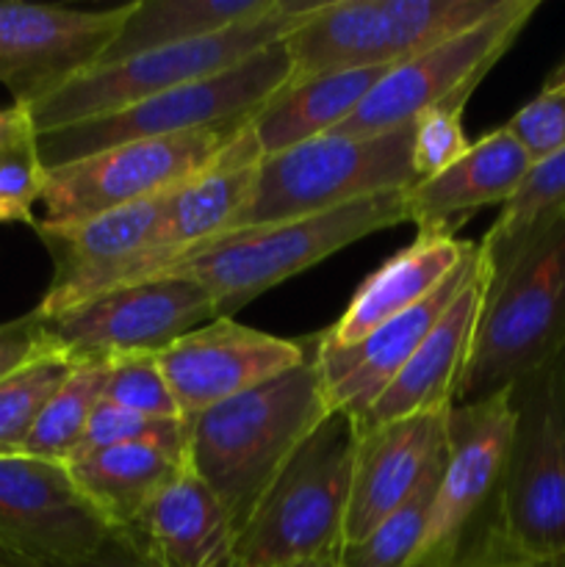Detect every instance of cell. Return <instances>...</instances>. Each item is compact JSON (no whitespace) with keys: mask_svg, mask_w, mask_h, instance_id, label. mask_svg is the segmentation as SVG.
I'll return each mask as SVG.
<instances>
[{"mask_svg":"<svg viewBox=\"0 0 565 567\" xmlns=\"http://www.w3.org/2000/svg\"><path fill=\"white\" fill-rule=\"evenodd\" d=\"M330 413L314 336L302 365L186 421V465L219 498L236 537Z\"/></svg>","mask_w":565,"mask_h":567,"instance_id":"6da1fadb","label":"cell"},{"mask_svg":"<svg viewBox=\"0 0 565 567\" xmlns=\"http://www.w3.org/2000/svg\"><path fill=\"white\" fill-rule=\"evenodd\" d=\"M510 402L515 421L496 502L460 557L565 554V349L521 377Z\"/></svg>","mask_w":565,"mask_h":567,"instance_id":"7a4b0ae2","label":"cell"},{"mask_svg":"<svg viewBox=\"0 0 565 567\" xmlns=\"http://www.w3.org/2000/svg\"><path fill=\"white\" fill-rule=\"evenodd\" d=\"M408 192L380 194L325 214L275 225L244 227L205 241L158 275L186 277L214 299L216 313L230 316L260 293L302 275L349 244L408 221ZM155 275V277H158Z\"/></svg>","mask_w":565,"mask_h":567,"instance_id":"3957f363","label":"cell"},{"mask_svg":"<svg viewBox=\"0 0 565 567\" xmlns=\"http://www.w3.org/2000/svg\"><path fill=\"white\" fill-rule=\"evenodd\" d=\"M565 349V214L491 271L458 402L513 388Z\"/></svg>","mask_w":565,"mask_h":567,"instance_id":"277c9868","label":"cell"},{"mask_svg":"<svg viewBox=\"0 0 565 567\" xmlns=\"http://www.w3.org/2000/svg\"><path fill=\"white\" fill-rule=\"evenodd\" d=\"M360 424L332 410L294 452L236 537V567H288L343 546Z\"/></svg>","mask_w":565,"mask_h":567,"instance_id":"5b68a950","label":"cell"},{"mask_svg":"<svg viewBox=\"0 0 565 567\" xmlns=\"http://www.w3.org/2000/svg\"><path fill=\"white\" fill-rule=\"evenodd\" d=\"M316 6L319 0L316 3L280 0L275 11L258 17V20L238 22L219 33H210V37L166 44V48L147 50V53L120 61V64L83 72L59 92L25 109L31 116L33 133L39 136V133L70 127L75 122L114 114V111L142 103L153 94L233 70L258 55L260 50L282 42Z\"/></svg>","mask_w":565,"mask_h":567,"instance_id":"8992f818","label":"cell"},{"mask_svg":"<svg viewBox=\"0 0 565 567\" xmlns=\"http://www.w3.org/2000/svg\"><path fill=\"white\" fill-rule=\"evenodd\" d=\"M507 0H319L286 37L291 83L391 66L480 25Z\"/></svg>","mask_w":565,"mask_h":567,"instance_id":"52a82bcc","label":"cell"},{"mask_svg":"<svg viewBox=\"0 0 565 567\" xmlns=\"http://www.w3.org/2000/svg\"><path fill=\"white\" fill-rule=\"evenodd\" d=\"M410 144L413 125L380 136H321L266 155L230 233L408 192L415 183Z\"/></svg>","mask_w":565,"mask_h":567,"instance_id":"ba28073f","label":"cell"},{"mask_svg":"<svg viewBox=\"0 0 565 567\" xmlns=\"http://www.w3.org/2000/svg\"><path fill=\"white\" fill-rule=\"evenodd\" d=\"M288 83H291V59L282 39L219 75L153 94L114 114L39 133V158L44 169H55L127 142L181 136L230 120H253Z\"/></svg>","mask_w":565,"mask_h":567,"instance_id":"9c48e42d","label":"cell"},{"mask_svg":"<svg viewBox=\"0 0 565 567\" xmlns=\"http://www.w3.org/2000/svg\"><path fill=\"white\" fill-rule=\"evenodd\" d=\"M249 122L230 120L181 136L127 142L48 169L39 225H75L175 192L219 161Z\"/></svg>","mask_w":565,"mask_h":567,"instance_id":"30bf717a","label":"cell"},{"mask_svg":"<svg viewBox=\"0 0 565 567\" xmlns=\"http://www.w3.org/2000/svg\"><path fill=\"white\" fill-rule=\"evenodd\" d=\"M537 6L541 0H507L480 25L391 66L360 109L330 136H380L413 125L432 109H465L471 92L513 48Z\"/></svg>","mask_w":565,"mask_h":567,"instance_id":"8fae6325","label":"cell"},{"mask_svg":"<svg viewBox=\"0 0 565 567\" xmlns=\"http://www.w3.org/2000/svg\"><path fill=\"white\" fill-rule=\"evenodd\" d=\"M219 319L214 299L186 277L158 275L109 288L64 313L44 319L50 341L70 360L161 354L177 338Z\"/></svg>","mask_w":565,"mask_h":567,"instance_id":"7c38bea8","label":"cell"},{"mask_svg":"<svg viewBox=\"0 0 565 567\" xmlns=\"http://www.w3.org/2000/svg\"><path fill=\"white\" fill-rule=\"evenodd\" d=\"M513 421L510 388L480 402L454 404L441 482L410 567H454L458 563L460 548L496 502Z\"/></svg>","mask_w":565,"mask_h":567,"instance_id":"4fadbf2b","label":"cell"},{"mask_svg":"<svg viewBox=\"0 0 565 567\" xmlns=\"http://www.w3.org/2000/svg\"><path fill=\"white\" fill-rule=\"evenodd\" d=\"M114 532L66 463L31 454L0 457V551L17 567L83 563Z\"/></svg>","mask_w":565,"mask_h":567,"instance_id":"5bb4252c","label":"cell"},{"mask_svg":"<svg viewBox=\"0 0 565 567\" xmlns=\"http://www.w3.org/2000/svg\"><path fill=\"white\" fill-rule=\"evenodd\" d=\"M131 3L103 11L0 3V83L31 109L92 70L114 42Z\"/></svg>","mask_w":565,"mask_h":567,"instance_id":"9a60e30c","label":"cell"},{"mask_svg":"<svg viewBox=\"0 0 565 567\" xmlns=\"http://www.w3.org/2000/svg\"><path fill=\"white\" fill-rule=\"evenodd\" d=\"M314 338L286 341L238 324L230 316L208 321L177 338L158 354L183 421L253 391L308 360Z\"/></svg>","mask_w":565,"mask_h":567,"instance_id":"2e32d148","label":"cell"},{"mask_svg":"<svg viewBox=\"0 0 565 567\" xmlns=\"http://www.w3.org/2000/svg\"><path fill=\"white\" fill-rule=\"evenodd\" d=\"M175 192L109 210V214L75 221V225H39L37 221L33 233L53 260V277H50L42 302L33 310L42 319H53L120 286L125 271L136 264L138 255L150 247L158 233Z\"/></svg>","mask_w":565,"mask_h":567,"instance_id":"e0dca14e","label":"cell"},{"mask_svg":"<svg viewBox=\"0 0 565 567\" xmlns=\"http://www.w3.org/2000/svg\"><path fill=\"white\" fill-rule=\"evenodd\" d=\"M449 413L452 410L371 426L358 421L360 437L343 518V546L369 537L380 520L408 502L427 471L446 452Z\"/></svg>","mask_w":565,"mask_h":567,"instance_id":"ac0fdd59","label":"cell"},{"mask_svg":"<svg viewBox=\"0 0 565 567\" xmlns=\"http://www.w3.org/2000/svg\"><path fill=\"white\" fill-rule=\"evenodd\" d=\"M476 247L465 264H460L424 302L413 305L404 313L393 316L386 324L377 327L369 338L349 349H321L319 332H316V354H319L321 377H325V391L330 410L363 419L371 404L382 396L388 385L397 380L399 371L408 365L415 349L424 343L432 327L441 321L452 299L469 280L474 269Z\"/></svg>","mask_w":565,"mask_h":567,"instance_id":"d6986e66","label":"cell"},{"mask_svg":"<svg viewBox=\"0 0 565 567\" xmlns=\"http://www.w3.org/2000/svg\"><path fill=\"white\" fill-rule=\"evenodd\" d=\"M487 282H491V269H487L480 244H476L474 269H471L465 286L452 299L441 321L432 327L424 343L415 349L408 365L399 371L397 380L382 391V396L360 419V424H388V421L441 413V410L454 408L460 382L469 369L471 349H474Z\"/></svg>","mask_w":565,"mask_h":567,"instance_id":"ffe728a7","label":"cell"},{"mask_svg":"<svg viewBox=\"0 0 565 567\" xmlns=\"http://www.w3.org/2000/svg\"><path fill=\"white\" fill-rule=\"evenodd\" d=\"M260 158L264 153L247 125L242 136L219 155V161H214L203 175L177 188L158 233L153 236L150 247L138 255L136 264L125 271L120 286L150 280L199 244L230 233L233 221L242 214L244 203L253 192Z\"/></svg>","mask_w":565,"mask_h":567,"instance_id":"44dd1931","label":"cell"},{"mask_svg":"<svg viewBox=\"0 0 565 567\" xmlns=\"http://www.w3.org/2000/svg\"><path fill=\"white\" fill-rule=\"evenodd\" d=\"M474 247V241H463L454 233H419L413 244L399 249L360 282L336 324L319 332V347H355L388 319L424 302L460 264L471 258Z\"/></svg>","mask_w":565,"mask_h":567,"instance_id":"7402d4cb","label":"cell"},{"mask_svg":"<svg viewBox=\"0 0 565 567\" xmlns=\"http://www.w3.org/2000/svg\"><path fill=\"white\" fill-rule=\"evenodd\" d=\"M155 567H236V526L219 498L183 465L131 529Z\"/></svg>","mask_w":565,"mask_h":567,"instance_id":"603a6c76","label":"cell"},{"mask_svg":"<svg viewBox=\"0 0 565 567\" xmlns=\"http://www.w3.org/2000/svg\"><path fill=\"white\" fill-rule=\"evenodd\" d=\"M532 169L526 150L504 127L469 147L441 175L413 183L404 194L408 221L419 233H454L471 214L487 205H507Z\"/></svg>","mask_w":565,"mask_h":567,"instance_id":"cb8c5ba5","label":"cell"},{"mask_svg":"<svg viewBox=\"0 0 565 567\" xmlns=\"http://www.w3.org/2000/svg\"><path fill=\"white\" fill-rule=\"evenodd\" d=\"M386 72V66H366L288 83L249 122L264 158L330 136L360 109Z\"/></svg>","mask_w":565,"mask_h":567,"instance_id":"d4e9b609","label":"cell"},{"mask_svg":"<svg viewBox=\"0 0 565 567\" xmlns=\"http://www.w3.org/2000/svg\"><path fill=\"white\" fill-rule=\"evenodd\" d=\"M186 465L181 454L127 443L75 454L66 463L72 480L114 529H131L161 487Z\"/></svg>","mask_w":565,"mask_h":567,"instance_id":"484cf974","label":"cell"},{"mask_svg":"<svg viewBox=\"0 0 565 567\" xmlns=\"http://www.w3.org/2000/svg\"><path fill=\"white\" fill-rule=\"evenodd\" d=\"M277 6L280 0H133L114 42L103 50L92 70L120 64L166 44L210 37L238 22L258 20Z\"/></svg>","mask_w":565,"mask_h":567,"instance_id":"4316f807","label":"cell"},{"mask_svg":"<svg viewBox=\"0 0 565 567\" xmlns=\"http://www.w3.org/2000/svg\"><path fill=\"white\" fill-rule=\"evenodd\" d=\"M559 214H565V150L532 164L515 197L502 205L491 230L482 241H476L487 269H502L537 230H543Z\"/></svg>","mask_w":565,"mask_h":567,"instance_id":"83f0119b","label":"cell"},{"mask_svg":"<svg viewBox=\"0 0 565 567\" xmlns=\"http://www.w3.org/2000/svg\"><path fill=\"white\" fill-rule=\"evenodd\" d=\"M105 382H109V360H78L64 385L53 393L33 424L22 454L70 463L86 435L94 410L103 402Z\"/></svg>","mask_w":565,"mask_h":567,"instance_id":"f1b7e54d","label":"cell"},{"mask_svg":"<svg viewBox=\"0 0 565 567\" xmlns=\"http://www.w3.org/2000/svg\"><path fill=\"white\" fill-rule=\"evenodd\" d=\"M443 460H446V452L427 471L408 502L393 509L386 520H380L369 537L338 551L343 567H410L421 546V537H424L432 502H435Z\"/></svg>","mask_w":565,"mask_h":567,"instance_id":"f546056e","label":"cell"},{"mask_svg":"<svg viewBox=\"0 0 565 567\" xmlns=\"http://www.w3.org/2000/svg\"><path fill=\"white\" fill-rule=\"evenodd\" d=\"M72 365L75 360L66 358L64 352L48 349L0 380V457L22 454L33 424L48 408L53 393L64 385Z\"/></svg>","mask_w":565,"mask_h":567,"instance_id":"4dcf8cb0","label":"cell"},{"mask_svg":"<svg viewBox=\"0 0 565 567\" xmlns=\"http://www.w3.org/2000/svg\"><path fill=\"white\" fill-rule=\"evenodd\" d=\"M127 443H144V446H158L164 452L186 457V424L183 421L150 419V415L133 413V410L116 408L111 402H100L92 421L86 426L81 446L75 454L94 452L105 446H127ZM72 454V457H75Z\"/></svg>","mask_w":565,"mask_h":567,"instance_id":"1f68e13d","label":"cell"},{"mask_svg":"<svg viewBox=\"0 0 565 567\" xmlns=\"http://www.w3.org/2000/svg\"><path fill=\"white\" fill-rule=\"evenodd\" d=\"M103 399L116 408L150 415V419L183 421L161 371L158 354H127V358L109 360V382H105Z\"/></svg>","mask_w":565,"mask_h":567,"instance_id":"d6a6232c","label":"cell"},{"mask_svg":"<svg viewBox=\"0 0 565 567\" xmlns=\"http://www.w3.org/2000/svg\"><path fill=\"white\" fill-rule=\"evenodd\" d=\"M48 183V169L39 158L37 133L0 150V225H28L33 230L39 205Z\"/></svg>","mask_w":565,"mask_h":567,"instance_id":"836d02e7","label":"cell"},{"mask_svg":"<svg viewBox=\"0 0 565 567\" xmlns=\"http://www.w3.org/2000/svg\"><path fill=\"white\" fill-rule=\"evenodd\" d=\"M471 142L463 127V109H432L413 122V158L415 183L441 175L443 169L469 153Z\"/></svg>","mask_w":565,"mask_h":567,"instance_id":"e575fe53","label":"cell"},{"mask_svg":"<svg viewBox=\"0 0 565 567\" xmlns=\"http://www.w3.org/2000/svg\"><path fill=\"white\" fill-rule=\"evenodd\" d=\"M504 131L526 150L532 164L559 153L565 150V94L543 89L535 100L515 111Z\"/></svg>","mask_w":565,"mask_h":567,"instance_id":"d590c367","label":"cell"},{"mask_svg":"<svg viewBox=\"0 0 565 567\" xmlns=\"http://www.w3.org/2000/svg\"><path fill=\"white\" fill-rule=\"evenodd\" d=\"M48 349L55 347L50 341L48 330H44V319L37 310L20 316V319L3 321L0 324V380L31 363L33 358L44 354Z\"/></svg>","mask_w":565,"mask_h":567,"instance_id":"8d00e7d4","label":"cell"},{"mask_svg":"<svg viewBox=\"0 0 565 567\" xmlns=\"http://www.w3.org/2000/svg\"><path fill=\"white\" fill-rule=\"evenodd\" d=\"M66 567H155L147 559V554L125 535V532L116 529L97 551L92 554L89 559L75 565H66Z\"/></svg>","mask_w":565,"mask_h":567,"instance_id":"74e56055","label":"cell"},{"mask_svg":"<svg viewBox=\"0 0 565 567\" xmlns=\"http://www.w3.org/2000/svg\"><path fill=\"white\" fill-rule=\"evenodd\" d=\"M454 567H565V554H557V557L524 559V557H499V554L469 551L454 563Z\"/></svg>","mask_w":565,"mask_h":567,"instance_id":"f35d334b","label":"cell"},{"mask_svg":"<svg viewBox=\"0 0 565 567\" xmlns=\"http://www.w3.org/2000/svg\"><path fill=\"white\" fill-rule=\"evenodd\" d=\"M33 133L31 116L22 105H9V109H0V150L9 147V144L20 142L22 136Z\"/></svg>","mask_w":565,"mask_h":567,"instance_id":"ab89813d","label":"cell"},{"mask_svg":"<svg viewBox=\"0 0 565 567\" xmlns=\"http://www.w3.org/2000/svg\"><path fill=\"white\" fill-rule=\"evenodd\" d=\"M543 89H546V92H563L565 94V61L552 72V75L546 78Z\"/></svg>","mask_w":565,"mask_h":567,"instance_id":"60d3db41","label":"cell"},{"mask_svg":"<svg viewBox=\"0 0 565 567\" xmlns=\"http://www.w3.org/2000/svg\"><path fill=\"white\" fill-rule=\"evenodd\" d=\"M288 567H343V565H341V559H338V554H332V557H316V559H305V563L288 565Z\"/></svg>","mask_w":565,"mask_h":567,"instance_id":"b9f144b4","label":"cell"},{"mask_svg":"<svg viewBox=\"0 0 565 567\" xmlns=\"http://www.w3.org/2000/svg\"><path fill=\"white\" fill-rule=\"evenodd\" d=\"M0 567H17L14 563H11V559L9 557H6V554L3 551H0Z\"/></svg>","mask_w":565,"mask_h":567,"instance_id":"7bdbcfd3","label":"cell"}]
</instances>
